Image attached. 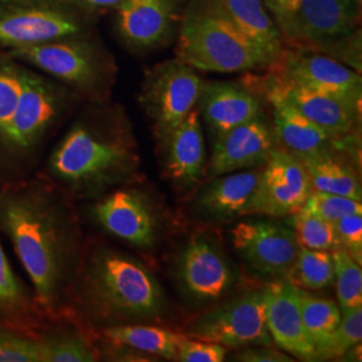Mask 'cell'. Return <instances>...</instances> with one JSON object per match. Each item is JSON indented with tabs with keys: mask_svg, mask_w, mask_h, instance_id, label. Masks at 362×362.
<instances>
[{
	"mask_svg": "<svg viewBox=\"0 0 362 362\" xmlns=\"http://www.w3.org/2000/svg\"><path fill=\"white\" fill-rule=\"evenodd\" d=\"M71 203L38 172L0 187V231L10 239L49 320L64 315L85 248Z\"/></svg>",
	"mask_w": 362,
	"mask_h": 362,
	"instance_id": "obj_1",
	"label": "cell"
},
{
	"mask_svg": "<svg viewBox=\"0 0 362 362\" xmlns=\"http://www.w3.org/2000/svg\"><path fill=\"white\" fill-rule=\"evenodd\" d=\"M141 158L128 117L107 103L91 104L45 156L38 173L74 200H93L140 175Z\"/></svg>",
	"mask_w": 362,
	"mask_h": 362,
	"instance_id": "obj_2",
	"label": "cell"
},
{
	"mask_svg": "<svg viewBox=\"0 0 362 362\" xmlns=\"http://www.w3.org/2000/svg\"><path fill=\"white\" fill-rule=\"evenodd\" d=\"M165 311L163 287L139 259L107 243L85 246L65 315L98 332L119 325L148 324Z\"/></svg>",
	"mask_w": 362,
	"mask_h": 362,
	"instance_id": "obj_3",
	"label": "cell"
},
{
	"mask_svg": "<svg viewBox=\"0 0 362 362\" xmlns=\"http://www.w3.org/2000/svg\"><path fill=\"white\" fill-rule=\"evenodd\" d=\"M176 39V57L196 70L240 73L272 66L219 0H188Z\"/></svg>",
	"mask_w": 362,
	"mask_h": 362,
	"instance_id": "obj_4",
	"label": "cell"
},
{
	"mask_svg": "<svg viewBox=\"0 0 362 362\" xmlns=\"http://www.w3.org/2000/svg\"><path fill=\"white\" fill-rule=\"evenodd\" d=\"M7 52L62 83L79 101L107 103L116 83V61L93 30Z\"/></svg>",
	"mask_w": 362,
	"mask_h": 362,
	"instance_id": "obj_5",
	"label": "cell"
},
{
	"mask_svg": "<svg viewBox=\"0 0 362 362\" xmlns=\"http://www.w3.org/2000/svg\"><path fill=\"white\" fill-rule=\"evenodd\" d=\"M98 11L81 0H0V49L34 46L90 31Z\"/></svg>",
	"mask_w": 362,
	"mask_h": 362,
	"instance_id": "obj_6",
	"label": "cell"
},
{
	"mask_svg": "<svg viewBox=\"0 0 362 362\" xmlns=\"http://www.w3.org/2000/svg\"><path fill=\"white\" fill-rule=\"evenodd\" d=\"M203 79L177 57L145 71L139 101L160 140L196 109Z\"/></svg>",
	"mask_w": 362,
	"mask_h": 362,
	"instance_id": "obj_7",
	"label": "cell"
},
{
	"mask_svg": "<svg viewBox=\"0 0 362 362\" xmlns=\"http://www.w3.org/2000/svg\"><path fill=\"white\" fill-rule=\"evenodd\" d=\"M267 286L223 299L188 326L185 336L226 348L272 345L266 325Z\"/></svg>",
	"mask_w": 362,
	"mask_h": 362,
	"instance_id": "obj_8",
	"label": "cell"
},
{
	"mask_svg": "<svg viewBox=\"0 0 362 362\" xmlns=\"http://www.w3.org/2000/svg\"><path fill=\"white\" fill-rule=\"evenodd\" d=\"M175 279L188 302L208 306L228 297L238 284V272L215 238L194 233L176 258Z\"/></svg>",
	"mask_w": 362,
	"mask_h": 362,
	"instance_id": "obj_9",
	"label": "cell"
},
{
	"mask_svg": "<svg viewBox=\"0 0 362 362\" xmlns=\"http://www.w3.org/2000/svg\"><path fill=\"white\" fill-rule=\"evenodd\" d=\"M86 216L104 233L137 248H151L160 233V219L146 194L122 185L90 200Z\"/></svg>",
	"mask_w": 362,
	"mask_h": 362,
	"instance_id": "obj_10",
	"label": "cell"
},
{
	"mask_svg": "<svg viewBox=\"0 0 362 362\" xmlns=\"http://www.w3.org/2000/svg\"><path fill=\"white\" fill-rule=\"evenodd\" d=\"M287 82L322 93L361 112V73L336 58L308 47H285L272 66Z\"/></svg>",
	"mask_w": 362,
	"mask_h": 362,
	"instance_id": "obj_11",
	"label": "cell"
},
{
	"mask_svg": "<svg viewBox=\"0 0 362 362\" xmlns=\"http://www.w3.org/2000/svg\"><path fill=\"white\" fill-rule=\"evenodd\" d=\"M311 189L303 163L278 145L260 168L258 185L247 207L246 216H290L305 206Z\"/></svg>",
	"mask_w": 362,
	"mask_h": 362,
	"instance_id": "obj_12",
	"label": "cell"
},
{
	"mask_svg": "<svg viewBox=\"0 0 362 362\" xmlns=\"http://www.w3.org/2000/svg\"><path fill=\"white\" fill-rule=\"evenodd\" d=\"M233 248L260 276L285 281L299 250L294 230L272 220H243L231 231Z\"/></svg>",
	"mask_w": 362,
	"mask_h": 362,
	"instance_id": "obj_13",
	"label": "cell"
},
{
	"mask_svg": "<svg viewBox=\"0 0 362 362\" xmlns=\"http://www.w3.org/2000/svg\"><path fill=\"white\" fill-rule=\"evenodd\" d=\"M188 0H127L116 10V31L136 52L168 46L176 38Z\"/></svg>",
	"mask_w": 362,
	"mask_h": 362,
	"instance_id": "obj_14",
	"label": "cell"
},
{
	"mask_svg": "<svg viewBox=\"0 0 362 362\" xmlns=\"http://www.w3.org/2000/svg\"><path fill=\"white\" fill-rule=\"evenodd\" d=\"M361 8L353 0H298L294 18L296 42L326 54L334 45L360 30Z\"/></svg>",
	"mask_w": 362,
	"mask_h": 362,
	"instance_id": "obj_15",
	"label": "cell"
},
{
	"mask_svg": "<svg viewBox=\"0 0 362 362\" xmlns=\"http://www.w3.org/2000/svg\"><path fill=\"white\" fill-rule=\"evenodd\" d=\"M278 145L272 125L262 113L215 137L209 176L262 167Z\"/></svg>",
	"mask_w": 362,
	"mask_h": 362,
	"instance_id": "obj_16",
	"label": "cell"
},
{
	"mask_svg": "<svg viewBox=\"0 0 362 362\" xmlns=\"http://www.w3.org/2000/svg\"><path fill=\"white\" fill-rule=\"evenodd\" d=\"M28 66L0 49V187L30 177L15 143L13 124Z\"/></svg>",
	"mask_w": 362,
	"mask_h": 362,
	"instance_id": "obj_17",
	"label": "cell"
},
{
	"mask_svg": "<svg viewBox=\"0 0 362 362\" xmlns=\"http://www.w3.org/2000/svg\"><path fill=\"white\" fill-rule=\"evenodd\" d=\"M165 175L173 185L189 189L204 176L206 143L197 109L158 140Z\"/></svg>",
	"mask_w": 362,
	"mask_h": 362,
	"instance_id": "obj_18",
	"label": "cell"
},
{
	"mask_svg": "<svg viewBox=\"0 0 362 362\" xmlns=\"http://www.w3.org/2000/svg\"><path fill=\"white\" fill-rule=\"evenodd\" d=\"M300 288L288 282L267 285L266 325L272 344L303 361H315V348L308 336L299 306Z\"/></svg>",
	"mask_w": 362,
	"mask_h": 362,
	"instance_id": "obj_19",
	"label": "cell"
},
{
	"mask_svg": "<svg viewBox=\"0 0 362 362\" xmlns=\"http://www.w3.org/2000/svg\"><path fill=\"white\" fill-rule=\"evenodd\" d=\"M263 95L272 106V129L279 146L299 160L333 148V144L338 139H333L318 128L286 100L272 77L267 78L263 83Z\"/></svg>",
	"mask_w": 362,
	"mask_h": 362,
	"instance_id": "obj_20",
	"label": "cell"
},
{
	"mask_svg": "<svg viewBox=\"0 0 362 362\" xmlns=\"http://www.w3.org/2000/svg\"><path fill=\"white\" fill-rule=\"evenodd\" d=\"M196 109L214 137L263 113L255 91L238 82L203 81Z\"/></svg>",
	"mask_w": 362,
	"mask_h": 362,
	"instance_id": "obj_21",
	"label": "cell"
},
{
	"mask_svg": "<svg viewBox=\"0 0 362 362\" xmlns=\"http://www.w3.org/2000/svg\"><path fill=\"white\" fill-rule=\"evenodd\" d=\"M260 168L243 169L212 177L199 194L196 211L207 220L228 221L246 216L247 207L257 189Z\"/></svg>",
	"mask_w": 362,
	"mask_h": 362,
	"instance_id": "obj_22",
	"label": "cell"
},
{
	"mask_svg": "<svg viewBox=\"0 0 362 362\" xmlns=\"http://www.w3.org/2000/svg\"><path fill=\"white\" fill-rule=\"evenodd\" d=\"M47 321L31 286L15 272L0 242V327L38 337Z\"/></svg>",
	"mask_w": 362,
	"mask_h": 362,
	"instance_id": "obj_23",
	"label": "cell"
},
{
	"mask_svg": "<svg viewBox=\"0 0 362 362\" xmlns=\"http://www.w3.org/2000/svg\"><path fill=\"white\" fill-rule=\"evenodd\" d=\"M272 78L286 100H288L303 116L333 139L349 136L356 129L361 116L360 110L353 109L334 97L293 85L276 74Z\"/></svg>",
	"mask_w": 362,
	"mask_h": 362,
	"instance_id": "obj_24",
	"label": "cell"
},
{
	"mask_svg": "<svg viewBox=\"0 0 362 362\" xmlns=\"http://www.w3.org/2000/svg\"><path fill=\"white\" fill-rule=\"evenodd\" d=\"M38 339L40 362L100 361L95 333L65 314L50 318Z\"/></svg>",
	"mask_w": 362,
	"mask_h": 362,
	"instance_id": "obj_25",
	"label": "cell"
},
{
	"mask_svg": "<svg viewBox=\"0 0 362 362\" xmlns=\"http://www.w3.org/2000/svg\"><path fill=\"white\" fill-rule=\"evenodd\" d=\"M219 1L236 27L270 59L272 66L274 65L286 46L279 27L272 19V13L267 11L263 0Z\"/></svg>",
	"mask_w": 362,
	"mask_h": 362,
	"instance_id": "obj_26",
	"label": "cell"
},
{
	"mask_svg": "<svg viewBox=\"0 0 362 362\" xmlns=\"http://www.w3.org/2000/svg\"><path fill=\"white\" fill-rule=\"evenodd\" d=\"M94 333L101 341L124 345L152 357L169 361H176L177 357L176 345L180 334L164 327L145 324L119 325Z\"/></svg>",
	"mask_w": 362,
	"mask_h": 362,
	"instance_id": "obj_27",
	"label": "cell"
},
{
	"mask_svg": "<svg viewBox=\"0 0 362 362\" xmlns=\"http://www.w3.org/2000/svg\"><path fill=\"white\" fill-rule=\"evenodd\" d=\"M330 151L332 149L300 160L308 170L311 188L361 202V182L358 180L357 172Z\"/></svg>",
	"mask_w": 362,
	"mask_h": 362,
	"instance_id": "obj_28",
	"label": "cell"
},
{
	"mask_svg": "<svg viewBox=\"0 0 362 362\" xmlns=\"http://www.w3.org/2000/svg\"><path fill=\"white\" fill-rule=\"evenodd\" d=\"M285 282L309 291L330 287L334 284V260L332 251L299 246L297 258L286 275Z\"/></svg>",
	"mask_w": 362,
	"mask_h": 362,
	"instance_id": "obj_29",
	"label": "cell"
},
{
	"mask_svg": "<svg viewBox=\"0 0 362 362\" xmlns=\"http://www.w3.org/2000/svg\"><path fill=\"white\" fill-rule=\"evenodd\" d=\"M299 306L305 330L317 351L324 346L341 322L342 311L338 303L327 298L314 297L300 288Z\"/></svg>",
	"mask_w": 362,
	"mask_h": 362,
	"instance_id": "obj_30",
	"label": "cell"
},
{
	"mask_svg": "<svg viewBox=\"0 0 362 362\" xmlns=\"http://www.w3.org/2000/svg\"><path fill=\"white\" fill-rule=\"evenodd\" d=\"M332 254L334 260V282L339 309L342 313H346L356 308H361V264L342 248L332 251Z\"/></svg>",
	"mask_w": 362,
	"mask_h": 362,
	"instance_id": "obj_31",
	"label": "cell"
},
{
	"mask_svg": "<svg viewBox=\"0 0 362 362\" xmlns=\"http://www.w3.org/2000/svg\"><path fill=\"white\" fill-rule=\"evenodd\" d=\"M291 216L293 230L299 246L324 251H334L339 248L332 221L322 219L305 207L300 208Z\"/></svg>",
	"mask_w": 362,
	"mask_h": 362,
	"instance_id": "obj_32",
	"label": "cell"
},
{
	"mask_svg": "<svg viewBox=\"0 0 362 362\" xmlns=\"http://www.w3.org/2000/svg\"><path fill=\"white\" fill-rule=\"evenodd\" d=\"M362 306L342 313L341 322L321 349L317 351L315 361L334 360L345 357L349 350L361 345Z\"/></svg>",
	"mask_w": 362,
	"mask_h": 362,
	"instance_id": "obj_33",
	"label": "cell"
},
{
	"mask_svg": "<svg viewBox=\"0 0 362 362\" xmlns=\"http://www.w3.org/2000/svg\"><path fill=\"white\" fill-rule=\"evenodd\" d=\"M303 207L329 221H336L353 214H362L361 202L341 194L311 189Z\"/></svg>",
	"mask_w": 362,
	"mask_h": 362,
	"instance_id": "obj_34",
	"label": "cell"
},
{
	"mask_svg": "<svg viewBox=\"0 0 362 362\" xmlns=\"http://www.w3.org/2000/svg\"><path fill=\"white\" fill-rule=\"evenodd\" d=\"M0 362H40L38 337L0 327Z\"/></svg>",
	"mask_w": 362,
	"mask_h": 362,
	"instance_id": "obj_35",
	"label": "cell"
},
{
	"mask_svg": "<svg viewBox=\"0 0 362 362\" xmlns=\"http://www.w3.org/2000/svg\"><path fill=\"white\" fill-rule=\"evenodd\" d=\"M176 353V361L221 362L227 357V348L216 342L180 334Z\"/></svg>",
	"mask_w": 362,
	"mask_h": 362,
	"instance_id": "obj_36",
	"label": "cell"
},
{
	"mask_svg": "<svg viewBox=\"0 0 362 362\" xmlns=\"http://www.w3.org/2000/svg\"><path fill=\"white\" fill-rule=\"evenodd\" d=\"M333 228L338 247L348 251L351 258L362 264V214L333 221Z\"/></svg>",
	"mask_w": 362,
	"mask_h": 362,
	"instance_id": "obj_37",
	"label": "cell"
},
{
	"mask_svg": "<svg viewBox=\"0 0 362 362\" xmlns=\"http://www.w3.org/2000/svg\"><path fill=\"white\" fill-rule=\"evenodd\" d=\"M267 11L272 13V19L275 21L276 26L284 37L285 46L291 47L296 40V27H294V18L290 13L287 0H263Z\"/></svg>",
	"mask_w": 362,
	"mask_h": 362,
	"instance_id": "obj_38",
	"label": "cell"
},
{
	"mask_svg": "<svg viewBox=\"0 0 362 362\" xmlns=\"http://www.w3.org/2000/svg\"><path fill=\"white\" fill-rule=\"evenodd\" d=\"M235 361L240 362H291L290 354L279 351L272 345H252L242 348L233 354Z\"/></svg>",
	"mask_w": 362,
	"mask_h": 362,
	"instance_id": "obj_39",
	"label": "cell"
},
{
	"mask_svg": "<svg viewBox=\"0 0 362 362\" xmlns=\"http://www.w3.org/2000/svg\"><path fill=\"white\" fill-rule=\"evenodd\" d=\"M86 6H90L93 8L101 10V8H113L117 10L119 6H122L127 0H81Z\"/></svg>",
	"mask_w": 362,
	"mask_h": 362,
	"instance_id": "obj_40",
	"label": "cell"
},
{
	"mask_svg": "<svg viewBox=\"0 0 362 362\" xmlns=\"http://www.w3.org/2000/svg\"><path fill=\"white\" fill-rule=\"evenodd\" d=\"M287 4H288V8H290V13H291V15H293V18H296L298 0H287ZM294 42H296V40H294Z\"/></svg>",
	"mask_w": 362,
	"mask_h": 362,
	"instance_id": "obj_41",
	"label": "cell"
},
{
	"mask_svg": "<svg viewBox=\"0 0 362 362\" xmlns=\"http://www.w3.org/2000/svg\"><path fill=\"white\" fill-rule=\"evenodd\" d=\"M356 4H357V7H360L361 8L362 7V0H353Z\"/></svg>",
	"mask_w": 362,
	"mask_h": 362,
	"instance_id": "obj_42",
	"label": "cell"
}]
</instances>
